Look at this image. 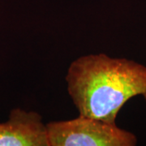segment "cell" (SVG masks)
<instances>
[{
  "label": "cell",
  "instance_id": "cell-1",
  "mask_svg": "<svg viewBox=\"0 0 146 146\" xmlns=\"http://www.w3.org/2000/svg\"><path fill=\"white\" fill-rule=\"evenodd\" d=\"M68 93L79 115L116 123L131 98L146 101V66L104 53L77 58L66 75Z\"/></svg>",
  "mask_w": 146,
  "mask_h": 146
},
{
  "label": "cell",
  "instance_id": "cell-2",
  "mask_svg": "<svg viewBox=\"0 0 146 146\" xmlns=\"http://www.w3.org/2000/svg\"><path fill=\"white\" fill-rule=\"evenodd\" d=\"M50 146H135L137 138L116 123L79 115L46 123Z\"/></svg>",
  "mask_w": 146,
  "mask_h": 146
},
{
  "label": "cell",
  "instance_id": "cell-3",
  "mask_svg": "<svg viewBox=\"0 0 146 146\" xmlns=\"http://www.w3.org/2000/svg\"><path fill=\"white\" fill-rule=\"evenodd\" d=\"M0 146H50L46 123L34 110H11L0 123Z\"/></svg>",
  "mask_w": 146,
  "mask_h": 146
}]
</instances>
